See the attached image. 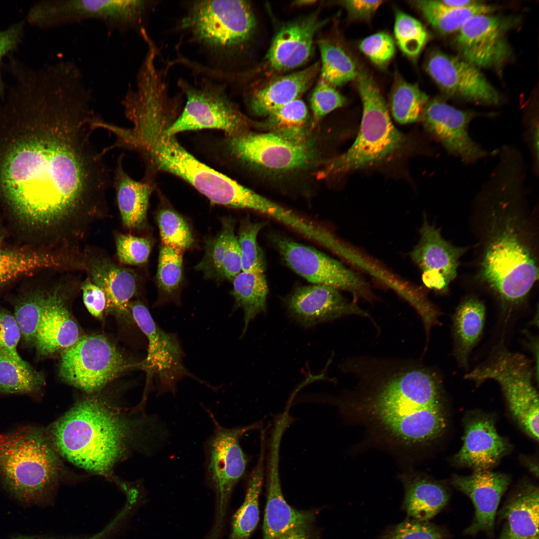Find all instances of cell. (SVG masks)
I'll use <instances>...</instances> for the list:
<instances>
[{"instance_id":"1","label":"cell","mask_w":539,"mask_h":539,"mask_svg":"<svg viewBox=\"0 0 539 539\" xmlns=\"http://www.w3.org/2000/svg\"><path fill=\"white\" fill-rule=\"evenodd\" d=\"M39 115L35 132L2 158L0 188L21 224L47 238L51 248L75 253L107 216L110 169L92 142L88 107L64 102Z\"/></svg>"},{"instance_id":"2","label":"cell","mask_w":539,"mask_h":539,"mask_svg":"<svg viewBox=\"0 0 539 539\" xmlns=\"http://www.w3.org/2000/svg\"><path fill=\"white\" fill-rule=\"evenodd\" d=\"M497 157L472 203L475 278L510 313L523 305L538 280V208L529 204L524 158L511 152Z\"/></svg>"},{"instance_id":"3","label":"cell","mask_w":539,"mask_h":539,"mask_svg":"<svg viewBox=\"0 0 539 539\" xmlns=\"http://www.w3.org/2000/svg\"><path fill=\"white\" fill-rule=\"evenodd\" d=\"M341 368L358 379L342 399L343 411H353L388 444L415 451L443 431L442 379L433 369L415 360L363 357Z\"/></svg>"},{"instance_id":"4","label":"cell","mask_w":539,"mask_h":539,"mask_svg":"<svg viewBox=\"0 0 539 539\" xmlns=\"http://www.w3.org/2000/svg\"><path fill=\"white\" fill-rule=\"evenodd\" d=\"M56 452L88 471L108 475L133 446L159 447L167 430L156 419L130 418L104 399L76 403L49 429Z\"/></svg>"},{"instance_id":"5","label":"cell","mask_w":539,"mask_h":539,"mask_svg":"<svg viewBox=\"0 0 539 539\" xmlns=\"http://www.w3.org/2000/svg\"><path fill=\"white\" fill-rule=\"evenodd\" d=\"M60 471L56 452L45 433L24 427L0 434V479L15 499L47 503Z\"/></svg>"},{"instance_id":"6","label":"cell","mask_w":539,"mask_h":539,"mask_svg":"<svg viewBox=\"0 0 539 539\" xmlns=\"http://www.w3.org/2000/svg\"><path fill=\"white\" fill-rule=\"evenodd\" d=\"M363 106L359 133L343 154L327 161L318 173L322 179L383 162L399 152L404 135L393 125L387 105L374 80L363 71L355 79Z\"/></svg>"},{"instance_id":"7","label":"cell","mask_w":539,"mask_h":539,"mask_svg":"<svg viewBox=\"0 0 539 539\" xmlns=\"http://www.w3.org/2000/svg\"><path fill=\"white\" fill-rule=\"evenodd\" d=\"M165 129L155 127L143 138L140 153L147 161L186 180L213 203L247 209L255 192L196 159Z\"/></svg>"},{"instance_id":"8","label":"cell","mask_w":539,"mask_h":539,"mask_svg":"<svg viewBox=\"0 0 539 539\" xmlns=\"http://www.w3.org/2000/svg\"><path fill=\"white\" fill-rule=\"evenodd\" d=\"M191 41L219 58L243 50L255 31L256 19L245 0H195L181 22Z\"/></svg>"},{"instance_id":"9","label":"cell","mask_w":539,"mask_h":539,"mask_svg":"<svg viewBox=\"0 0 539 539\" xmlns=\"http://www.w3.org/2000/svg\"><path fill=\"white\" fill-rule=\"evenodd\" d=\"M214 430L206 443V476L216 497L214 521L206 539H221L233 491L244 476L247 459L240 439L247 431L259 427L253 424L227 428L214 419Z\"/></svg>"},{"instance_id":"10","label":"cell","mask_w":539,"mask_h":539,"mask_svg":"<svg viewBox=\"0 0 539 539\" xmlns=\"http://www.w3.org/2000/svg\"><path fill=\"white\" fill-rule=\"evenodd\" d=\"M229 149L240 162L252 170L281 175L308 169L319 155L314 140L296 142L271 132L247 131L229 136Z\"/></svg>"},{"instance_id":"11","label":"cell","mask_w":539,"mask_h":539,"mask_svg":"<svg viewBox=\"0 0 539 539\" xmlns=\"http://www.w3.org/2000/svg\"><path fill=\"white\" fill-rule=\"evenodd\" d=\"M178 84L186 102L179 116L165 128L166 135L206 128L222 130L229 136L246 131L248 120L230 99L224 84L208 79L194 83L180 80Z\"/></svg>"},{"instance_id":"12","label":"cell","mask_w":539,"mask_h":539,"mask_svg":"<svg viewBox=\"0 0 539 539\" xmlns=\"http://www.w3.org/2000/svg\"><path fill=\"white\" fill-rule=\"evenodd\" d=\"M269 238L286 265L308 282L349 292L355 302L375 299L369 283L338 261L279 233L272 232Z\"/></svg>"},{"instance_id":"13","label":"cell","mask_w":539,"mask_h":539,"mask_svg":"<svg viewBox=\"0 0 539 539\" xmlns=\"http://www.w3.org/2000/svg\"><path fill=\"white\" fill-rule=\"evenodd\" d=\"M117 348L100 335L79 337L61 353L59 373L67 383L88 393L98 391L124 370Z\"/></svg>"},{"instance_id":"14","label":"cell","mask_w":539,"mask_h":539,"mask_svg":"<svg viewBox=\"0 0 539 539\" xmlns=\"http://www.w3.org/2000/svg\"><path fill=\"white\" fill-rule=\"evenodd\" d=\"M154 4L141 0H56L38 5L32 17L40 24L51 25L95 19L111 28L125 31L141 28Z\"/></svg>"},{"instance_id":"15","label":"cell","mask_w":539,"mask_h":539,"mask_svg":"<svg viewBox=\"0 0 539 539\" xmlns=\"http://www.w3.org/2000/svg\"><path fill=\"white\" fill-rule=\"evenodd\" d=\"M129 309L148 340L147 355L141 365L151 375H156L158 394H175L178 382L185 377L199 379L184 366V351L177 335L159 327L141 301H131Z\"/></svg>"},{"instance_id":"16","label":"cell","mask_w":539,"mask_h":539,"mask_svg":"<svg viewBox=\"0 0 539 539\" xmlns=\"http://www.w3.org/2000/svg\"><path fill=\"white\" fill-rule=\"evenodd\" d=\"M281 441L278 435L271 436L267 466L263 539H312L316 512L292 508L282 494L279 472Z\"/></svg>"},{"instance_id":"17","label":"cell","mask_w":539,"mask_h":539,"mask_svg":"<svg viewBox=\"0 0 539 539\" xmlns=\"http://www.w3.org/2000/svg\"><path fill=\"white\" fill-rule=\"evenodd\" d=\"M478 114L458 109L439 98L429 100L421 115L424 129L450 155L466 165L492 156L497 149L483 148L471 136L469 127Z\"/></svg>"},{"instance_id":"18","label":"cell","mask_w":539,"mask_h":539,"mask_svg":"<svg viewBox=\"0 0 539 539\" xmlns=\"http://www.w3.org/2000/svg\"><path fill=\"white\" fill-rule=\"evenodd\" d=\"M512 18L482 14L470 18L458 31L455 46L460 57L478 68L500 70L511 56L507 33Z\"/></svg>"},{"instance_id":"19","label":"cell","mask_w":539,"mask_h":539,"mask_svg":"<svg viewBox=\"0 0 539 539\" xmlns=\"http://www.w3.org/2000/svg\"><path fill=\"white\" fill-rule=\"evenodd\" d=\"M425 68L447 95L483 106L500 104L501 96L479 68L460 57L439 50L431 52Z\"/></svg>"},{"instance_id":"20","label":"cell","mask_w":539,"mask_h":539,"mask_svg":"<svg viewBox=\"0 0 539 539\" xmlns=\"http://www.w3.org/2000/svg\"><path fill=\"white\" fill-rule=\"evenodd\" d=\"M73 272L64 271L52 288L47 290L34 344L40 355L63 350L75 344L80 337L77 325L66 304L67 292L82 282L72 274Z\"/></svg>"},{"instance_id":"21","label":"cell","mask_w":539,"mask_h":539,"mask_svg":"<svg viewBox=\"0 0 539 539\" xmlns=\"http://www.w3.org/2000/svg\"><path fill=\"white\" fill-rule=\"evenodd\" d=\"M468 250V247H458L445 240L440 229L425 218L419 240L410 256L421 271L425 285L444 294L456 277L460 259Z\"/></svg>"},{"instance_id":"22","label":"cell","mask_w":539,"mask_h":539,"mask_svg":"<svg viewBox=\"0 0 539 539\" xmlns=\"http://www.w3.org/2000/svg\"><path fill=\"white\" fill-rule=\"evenodd\" d=\"M327 20L316 11L283 25L276 33L265 57L268 76L293 70L306 63L313 53L316 33Z\"/></svg>"},{"instance_id":"23","label":"cell","mask_w":539,"mask_h":539,"mask_svg":"<svg viewBox=\"0 0 539 539\" xmlns=\"http://www.w3.org/2000/svg\"><path fill=\"white\" fill-rule=\"evenodd\" d=\"M284 303L288 315L306 327L346 315L371 318L356 302L347 300L340 290L324 284L296 287Z\"/></svg>"},{"instance_id":"24","label":"cell","mask_w":539,"mask_h":539,"mask_svg":"<svg viewBox=\"0 0 539 539\" xmlns=\"http://www.w3.org/2000/svg\"><path fill=\"white\" fill-rule=\"evenodd\" d=\"M84 271L105 293L106 308L121 313L130 312L129 304L137 293L139 283L134 270L116 263L102 251L85 247Z\"/></svg>"},{"instance_id":"25","label":"cell","mask_w":539,"mask_h":539,"mask_svg":"<svg viewBox=\"0 0 539 539\" xmlns=\"http://www.w3.org/2000/svg\"><path fill=\"white\" fill-rule=\"evenodd\" d=\"M534 374L520 363L504 365L493 379L499 383L510 411L521 426L534 439H539V396L534 385Z\"/></svg>"},{"instance_id":"26","label":"cell","mask_w":539,"mask_h":539,"mask_svg":"<svg viewBox=\"0 0 539 539\" xmlns=\"http://www.w3.org/2000/svg\"><path fill=\"white\" fill-rule=\"evenodd\" d=\"M510 481L508 476L488 470L476 471L465 477H454L452 484L471 499L475 509L474 521L465 531L466 534L473 535L481 531H493L498 505Z\"/></svg>"},{"instance_id":"27","label":"cell","mask_w":539,"mask_h":539,"mask_svg":"<svg viewBox=\"0 0 539 539\" xmlns=\"http://www.w3.org/2000/svg\"><path fill=\"white\" fill-rule=\"evenodd\" d=\"M507 448L494 422L488 418H478L467 424L463 444L455 460L476 471L488 470L499 461Z\"/></svg>"},{"instance_id":"28","label":"cell","mask_w":539,"mask_h":539,"mask_svg":"<svg viewBox=\"0 0 539 539\" xmlns=\"http://www.w3.org/2000/svg\"><path fill=\"white\" fill-rule=\"evenodd\" d=\"M316 62L301 70L278 76L251 93L249 104L252 111L267 116L282 105L299 98L311 85L320 71Z\"/></svg>"},{"instance_id":"29","label":"cell","mask_w":539,"mask_h":539,"mask_svg":"<svg viewBox=\"0 0 539 539\" xmlns=\"http://www.w3.org/2000/svg\"><path fill=\"white\" fill-rule=\"evenodd\" d=\"M124 155L117 159L112 180L116 203L123 226L130 230H141L147 224V211L152 191L146 180L133 179L125 171Z\"/></svg>"},{"instance_id":"30","label":"cell","mask_w":539,"mask_h":539,"mask_svg":"<svg viewBox=\"0 0 539 539\" xmlns=\"http://www.w3.org/2000/svg\"><path fill=\"white\" fill-rule=\"evenodd\" d=\"M232 219L222 220L220 233L209 240L203 258L195 269L207 277L233 280L242 271L241 251Z\"/></svg>"},{"instance_id":"31","label":"cell","mask_w":539,"mask_h":539,"mask_svg":"<svg viewBox=\"0 0 539 539\" xmlns=\"http://www.w3.org/2000/svg\"><path fill=\"white\" fill-rule=\"evenodd\" d=\"M404 487L402 509L407 518L428 521L446 506L449 495L443 486L415 472L401 478Z\"/></svg>"},{"instance_id":"32","label":"cell","mask_w":539,"mask_h":539,"mask_svg":"<svg viewBox=\"0 0 539 539\" xmlns=\"http://www.w3.org/2000/svg\"><path fill=\"white\" fill-rule=\"evenodd\" d=\"M485 317V305L475 295L464 298L452 315L453 352L462 367L468 366L469 356L482 335Z\"/></svg>"},{"instance_id":"33","label":"cell","mask_w":539,"mask_h":539,"mask_svg":"<svg viewBox=\"0 0 539 539\" xmlns=\"http://www.w3.org/2000/svg\"><path fill=\"white\" fill-rule=\"evenodd\" d=\"M49 270L73 271L64 260L41 249L0 248V287L23 275Z\"/></svg>"},{"instance_id":"34","label":"cell","mask_w":539,"mask_h":539,"mask_svg":"<svg viewBox=\"0 0 539 539\" xmlns=\"http://www.w3.org/2000/svg\"><path fill=\"white\" fill-rule=\"evenodd\" d=\"M539 489L530 487L514 496L504 509L506 526L500 539L539 538Z\"/></svg>"},{"instance_id":"35","label":"cell","mask_w":539,"mask_h":539,"mask_svg":"<svg viewBox=\"0 0 539 539\" xmlns=\"http://www.w3.org/2000/svg\"><path fill=\"white\" fill-rule=\"evenodd\" d=\"M261 449L258 462L250 473L244 501L234 515L228 539H249L259 520V498L264 474L265 434L261 435Z\"/></svg>"},{"instance_id":"36","label":"cell","mask_w":539,"mask_h":539,"mask_svg":"<svg viewBox=\"0 0 539 539\" xmlns=\"http://www.w3.org/2000/svg\"><path fill=\"white\" fill-rule=\"evenodd\" d=\"M232 281L234 309L241 308L244 312V325L241 335L243 336L250 322L259 314L266 311L268 285L264 272L242 271Z\"/></svg>"},{"instance_id":"37","label":"cell","mask_w":539,"mask_h":539,"mask_svg":"<svg viewBox=\"0 0 539 539\" xmlns=\"http://www.w3.org/2000/svg\"><path fill=\"white\" fill-rule=\"evenodd\" d=\"M413 4L428 22L442 34L458 31L470 18L479 14L490 13L495 8L480 1L463 7L449 6L441 0H417L413 1Z\"/></svg>"},{"instance_id":"38","label":"cell","mask_w":539,"mask_h":539,"mask_svg":"<svg viewBox=\"0 0 539 539\" xmlns=\"http://www.w3.org/2000/svg\"><path fill=\"white\" fill-rule=\"evenodd\" d=\"M45 384L42 373L36 370L20 356L0 348V393L29 394Z\"/></svg>"},{"instance_id":"39","label":"cell","mask_w":539,"mask_h":539,"mask_svg":"<svg viewBox=\"0 0 539 539\" xmlns=\"http://www.w3.org/2000/svg\"><path fill=\"white\" fill-rule=\"evenodd\" d=\"M267 117L264 124L270 132L296 142L311 138L308 109L299 98L282 105Z\"/></svg>"},{"instance_id":"40","label":"cell","mask_w":539,"mask_h":539,"mask_svg":"<svg viewBox=\"0 0 539 539\" xmlns=\"http://www.w3.org/2000/svg\"><path fill=\"white\" fill-rule=\"evenodd\" d=\"M429 101L428 96L416 84L398 76L392 87L390 102L394 119L402 124L416 122Z\"/></svg>"},{"instance_id":"41","label":"cell","mask_w":539,"mask_h":539,"mask_svg":"<svg viewBox=\"0 0 539 539\" xmlns=\"http://www.w3.org/2000/svg\"><path fill=\"white\" fill-rule=\"evenodd\" d=\"M318 46L320 80L335 87L356 79L358 73L356 65L342 48L325 40L319 41Z\"/></svg>"},{"instance_id":"42","label":"cell","mask_w":539,"mask_h":539,"mask_svg":"<svg viewBox=\"0 0 539 539\" xmlns=\"http://www.w3.org/2000/svg\"><path fill=\"white\" fill-rule=\"evenodd\" d=\"M47 290L28 292L17 299L13 315L19 327L21 338L28 345H34L37 329L42 313Z\"/></svg>"},{"instance_id":"43","label":"cell","mask_w":539,"mask_h":539,"mask_svg":"<svg viewBox=\"0 0 539 539\" xmlns=\"http://www.w3.org/2000/svg\"><path fill=\"white\" fill-rule=\"evenodd\" d=\"M267 221H253L248 217L241 221L237 238L241 255L242 271L265 272L266 264L258 242L259 232Z\"/></svg>"},{"instance_id":"44","label":"cell","mask_w":539,"mask_h":539,"mask_svg":"<svg viewBox=\"0 0 539 539\" xmlns=\"http://www.w3.org/2000/svg\"><path fill=\"white\" fill-rule=\"evenodd\" d=\"M182 252L163 245L161 247L156 278L162 301L177 297L183 277Z\"/></svg>"},{"instance_id":"45","label":"cell","mask_w":539,"mask_h":539,"mask_svg":"<svg viewBox=\"0 0 539 539\" xmlns=\"http://www.w3.org/2000/svg\"><path fill=\"white\" fill-rule=\"evenodd\" d=\"M394 32L396 41L403 53L417 58L428 40V34L422 23L400 10L395 13Z\"/></svg>"},{"instance_id":"46","label":"cell","mask_w":539,"mask_h":539,"mask_svg":"<svg viewBox=\"0 0 539 539\" xmlns=\"http://www.w3.org/2000/svg\"><path fill=\"white\" fill-rule=\"evenodd\" d=\"M157 221L163 245L183 252L194 241L190 228L178 213L170 209H163L157 215Z\"/></svg>"},{"instance_id":"47","label":"cell","mask_w":539,"mask_h":539,"mask_svg":"<svg viewBox=\"0 0 539 539\" xmlns=\"http://www.w3.org/2000/svg\"><path fill=\"white\" fill-rule=\"evenodd\" d=\"M346 100L334 87L319 79L310 98L312 113L310 129L314 128L327 114L343 106Z\"/></svg>"},{"instance_id":"48","label":"cell","mask_w":539,"mask_h":539,"mask_svg":"<svg viewBox=\"0 0 539 539\" xmlns=\"http://www.w3.org/2000/svg\"><path fill=\"white\" fill-rule=\"evenodd\" d=\"M115 242L116 255L120 263L140 266L148 261L151 250V243L148 239L118 233Z\"/></svg>"},{"instance_id":"49","label":"cell","mask_w":539,"mask_h":539,"mask_svg":"<svg viewBox=\"0 0 539 539\" xmlns=\"http://www.w3.org/2000/svg\"><path fill=\"white\" fill-rule=\"evenodd\" d=\"M444 531L428 522L407 518L388 527L381 539H443Z\"/></svg>"},{"instance_id":"50","label":"cell","mask_w":539,"mask_h":539,"mask_svg":"<svg viewBox=\"0 0 539 539\" xmlns=\"http://www.w3.org/2000/svg\"><path fill=\"white\" fill-rule=\"evenodd\" d=\"M359 48L372 63L380 68L387 66L395 52L392 36L385 32H379L362 40Z\"/></svg>"},{"instance_id":"51","label":"cell","mask_w":539,"mask_h":539,"mask_svg":"<svg viewBox=\"0 0 539 539\" xmlns=\"http://www.w3.org/2000/svg\"><path fill=\"white\" fill-rule=\"evenodd\" d=\"M21 338L20 330L13 314L0 306V348L20 356L17 347Z\"/></svg>"},{"instance_id":"52","label":"cell","mask_w":539,"mask_h":539,"mask_svg":"<svg viewBox=\"0 0 539 539\" xmlns=\"http://www.w3.org/2000/svg\"><path fill=\"white\" fill-rule=\"evenodd\" d=\"M80 289L84 304L89 312L96 317L101 318L107 307V298L104 291L88 276L82 281Z\"/></svg>"},{"instance_id":"53","label":"cell","mask_w":539,"mask_h":539,"mask_svg":"<svg viewBox=\"0 0 539 539\" xmlns=\"http://www.w3.org/2000/svg\"><path fill=\"white\" fill-rule=\"evenodd\" d=\"M383 1L382 0H351L341 1L342 4L353 18L369 20Z\"/></svg>"},{"instance_id":"54","label":"cell","mask_w":539,"mask_h":539,"mask_svg":"<svg viewBox=\"0 0 539 539\" xmlns=\"http://www.w3.org/2000/svg\"><path fill=\"white\" fill-rule=\"evenodd\" d=\"M21 27L20 25H14L4 30L0 31V62L4 55L13 49L19 41ZM2 85L0 74V92Z\"/></svg>"},{"instance_id":"55","label":"cell","mask_w":539,"mask_h":539,"mask_svg":"<svg viewBox=\"0 0 539 539\" xmlns=\"http://www.w3.org/2000/svg\"><path fill=\"white\" fill-rule=\"evenodd\" d=\"M12 539H96V538L93 535L78 538H57L47 536L21 535L15 537Z\"/></svg>"},{"instance_id":"56","label":"cell","mask_w":539,"mask_h":539,"mask_svg":"<svg viewBox=\"0 0 539 539\" xmlns=\"http://www.w3.org/2000/svg\"><path fill=\"white\" fill-rule=\"evenodd\" d=\"M441 1L447 6L453 7H466L479 2L473 0H442Z\"/></svg>"},{"instance_id":"57","label":"cell","mask_w":539,"mask_h":539,"mask_svg":"<svg viewBox=\"0 0 539 539\" xmlns=\"http://www.w3.org/2000/svg\"><path fill=\"white\" fill-rule=\"evenodd\" d=\"M2 241H3V235H2V232H1V231L0 230V248L2 242Z\"/></svg>"},{"instance_id":"58","label":"cell","mask_w":539,"mask_h":539,"mask_svg":"<svg viewBox=\"0 0 539 539\" xmlns=\"http://www.w3.org/2000/svg\"><path fill=\"white\" fill-rule=\"evenodd\" d=\"M533 539H539V538H538Z\"/></svg>"}]
</instances>
